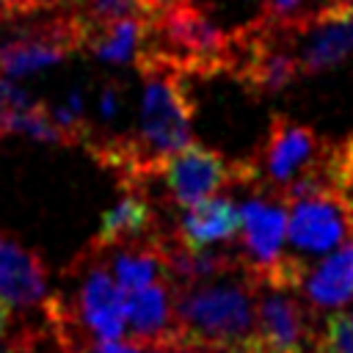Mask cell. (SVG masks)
Returning a JSON list of instances; mask_svg holds the SVG:
<instances>
[{
  "label": "cell",
  "instance_id": "6da1fadb",
  "mask_svg": "<svg viewBox=\"0 0 353 353\" xmlns=\"http://www.w3.org/2000/svg\"><path fill=\"white\" fill-rule=\"evenodd\" d=\"M243 25L223 28L199 0H165L149 17L146 50L165 58L188 77L232 74Z\"/></svg>",
  "mask_w": 353,
  "mask_h": 353
},
{
  "label": "cell",
  "instance_id": "7a4b0ae2",
  "mask_svg": "<svg viewBox=\"0 0 353 353\" xmlns=\"http://www.w3.org/2000/svg\"><path fill=\"white\" fill-rule=\"evenodd\" d=\"M171 290L176 342L226 353L254 336L256 287L245 273L243 279L221 276Z\"/></svg>",
  "mask_w": 353,
  "mask_h": 353
},
{
  "label": "cell",
  "instance_id": "3957f363",
  "mask_svg": "<svg viewBox=\"0 0 353 353\" xmlns=\"http://www.w3.org/2000/svg\"><path fill=\"white\" fill-rule=\"evenodd\" d=\"M328 146L331 141L317 135L309 124H301L284 113H273L268 121V132L254 154L243 157L240 188H262L284 199V193L301 179L323 176Z\"/></svg>",
  "mask_w": 353,
  "mask_h": 353
},
{
  "label": "cell",
  "instance_id": "277c9868",
  "mask_svg": "<svg viewBox=\"0 0 353 353\" xmlns=\"http://www.w3.org/2000/svg\"><path fill=\"white\" fill-rule=\"evenodd\" d=\"M88 28L72 11H50V17L33 19L0 39V74L22 77L44 66L61 63L66 55L85 50Z\"/></svg>",
  "mask_w": 353,
  "mask_h": 353
},
{
  "label": "cell",
  "instance_id": "5b68a950",
  "mask_svg": "<svg viewBox=\"0 0 353 353\" xmlns=\"http://www.w3.org/2000/svg\"><path fill=\"white\" fill-rule=\"evenodd\" d=\"M270 28L290 44L303 74H317L353 58V3L323 0L317 8Z\"/></svg>",
  "mask_w": 353,
  "mask_h": 353
},
{
  "label": "cell",
  "instance_id": "8992f818",
  "mask_svg": "<svg viewBox=\"0 0 353 353\" xmlns=\"http://www.w3.org/2000/svg\"><path fill=\"white\" fill-rule=\"evenodd\" d=\"M69 273L77 276V290L72 303L63 298V312L72 325H80L94 339H119L124 331V292L110 276L108 259L85 248L69 265Z\"/></svg>",
  "mask_w": 353,
  "mask_h": 353
},
{
  "label": "cell",
  "instance_id": "52a82bcc",
  "mask_svg": "<svg viewBox=\"0 0 353 353\" xmlns=\"http://www.w3.org/2000/svg\"><path fill=\"white\" fill-rule=\"evenodd\" d=\"M353 237V207L328 185L287 201V240L292 254L309 265V256L325 254Z\"/></svg>",
  "mask_w": 353,
  "mask_h": 353
},
{
  "label": "cell",
  "instance_id": "ba28073f",
  "mask_svg": "<svg viewBox=\"0 0 353 353\" xmlns=\"http://www.w3.org/2000/svg\"><path fill=\"white\" fill-rule=\"evenodd\" d=\"M248 196L240 201L243 237H240V268L254 281L262 284L284 254L287 234V201L262 188H245Z\"/></svg>",
  "mask_w": 353,
  "mask_h": 353
},
{
  "label": "cell",
  "instance_id": "9c48e42d",
  "mask_svg": "<svg viewBox=\"0 0 353 353\" xmlns=\"http://www.w3.org/2000/svg\"><path fill=\"white\" fill-rule=\"evenodd\" d=\"M157 179H163L165 201L185 210L190 204H199L215 196L223 188H232L234 160H226L212 146L190 141L188 146H182L163 163Z\"/></svg>",
  "mask_w": 353,
  "mask_h": 353
},
{
  "label": "cell",
  "instance_id": "30bf717a",
  "mask_svg": "<svg viewBox=\"0 0 353 353\" xmlns=\"http://www.w3.org/2000/svg\"><path fill=\"white\" fill-rule=\"evenodd\" d=\"M256 287V328L254 342L262 353H306L314 342L309 306L287 287Z\"/></svg>",
  "mask_w": 353,
  "mask_h": 353
},
{
  "label": "cell",
  "instance_id": "8fae6325",
  "mask_svg": "<svg viewBox=\"0 0 353 353\" xmlns=\"http://www.w3.org/2000/svg\"><path fill=\"white\" fill-rule=\"evenodd\" d=\"M124 196L105 210L97 234L91 237L88 248L94 251H110L119 245L146 243L163 232L160 215L143 188H121Z\"/></svg>",
  "mask_w": 353,
  "mask_h": 353
},
{
  "label": "cell",
  "instance_id": "7c38bea8",
  "mask_svg": "<svg viewBox=\"0 0 353 353\" xmlns=\"http://www.w3.org/2000/svg\"><path fill=\"white\" fill-rule=\"evenodd\" d=\"M124 292V323L130 325L132 339L149 345L176 342L174 331V290L168 279H157L138 290Z\"/></svg>",
  "mask_w": 353,
  "mask_h": 353
},
{
  "label": "cell",
  "instance_id": "4fadbf2b",
  "mask_svg": "<svg viewBox=\"0 0 353 353\" xmlns=\"http://www.w3.org/2000/svg\"><path fill=\"white\" fill-rule=\"evenodd\" d=\"M0 298L11 309H36L47 303V265L17 240L0 245Z\"/></svg>",
  "mask_w": 353,
  "mask_h": 353
},
{
  "label": "cell",
  "instance_id": "5bb4252c",
  "mask_svg": "<svg viewBox=\"0 0 353 353\" xmlns=\"http://www.w3.org/2000/svg\"><path fill=\"white\" fill-rule=\"evenodd\" d=\"M240 226V204L232 196H210L179 212L174 234L190 248H207L212 243L232 240Z\"/></svg>",
  "mask_w": 353,
  "mask_h": 353
},
{
  "label": "cell",
  "instance_id": "9a60e30c",
  "mask_svg": "<svg viewBox=\"0 0 353 353\" xmlns=\"http://www.w3.org/2000/svg\"><path fill=\"white\" fill-rule=\"evenodd\" d=\"M301 292L309 309H334L353 301V237L336 245L320 265L309 268Z\"/></svg>",
  "mask_w": 353,
  "mask_h": 353
},
{
  "label": "cell",
  "instance_id": "2e32d148",
  "mask_svg": "<svg viewBox=\"0 0 353 353\" xmlns=\"http://www.w3.org/2000/svg\"><path fill=\"white\" fill-rule=\"evenodd\" d=\"M146 41H149V17L135 14L91 28L85 36V50L105 63H135Z\"/></svg>",
  "mask_w": 353,
  "mask_h": 353
},
{
  "label": "cell",
  "instance_id": "e0dca14e",
  "mask_svg": "<svg viewBox=\"0 0 353 353\" xmlns=\"http://www.w3.org/2000/svg\"><path fill=\"white\" fill-rule=\"evenodd\" d=\"M312 347L314 353H353V309L328 314Z\"/></svg>",
  "mask_w": 353,
  "mask_h": 353
},
{
  "label": "cell",
  "instance_id": "ac0fdd59",
  "mask_svg": "<svg viewBox=\"0 0 353 353\" xmlns=\"http://www.w3.org/2000/svg\"><path fill=\"white\" fill-rule=\"evenodd\" d=\"M63 6H72V0H0V25L61 11Z\"/></svg>",
  "mask_w": 353,
  "mask_h": 353
},
{
  "label": "cell",
  "instance_id": "d6986e66",
  "mask_svg": "<svg viewBox=\"0 0 353 353\" xmlns=\"http://www.w3.org/2000/svg\"><path fill=\"white\" fill-rule=\"evenodd\" d=\"M303 3L306 0H262V8L256 14V19L262 25H281V22L298 17Z\"/></svg>",
  "mask_w": 353,
  "mask_h": 353
},
{
  "label": "cell",
  "instance_id": "ffe728a7",
  "mask_svg": "<svg viewBox=\"0 0 353 353\" xmlns=\"http://www.w3.org/2000/svg\"><path fill=\"white\" fill-rule=\"evenodd\" d=\"M119 97H121V88H119V83H105L102 85V91H99V113H102V119H113L116 116V110H119Z\"/></svg>",
  "mask_w": 353,
  "mask_h": 353
},
{
  "label": "cell",
  "instance_id": "44dd1931",
  "mask_svg": "<svg viewBox=\"0 0 353 353\" xmlns=\"http://www.w3.org/2000/svg\"><path fill=\"white\" fill-rule=\"evenodd\" d=\"M163 353H221V350H207V347L188 345V342H171V345H165Z\"/></svg>",
  "mask_w": 353,
  "mask_h": 353
},
{
  "label": "cell",
  "instance_id": "7402d4cb",
  "mask_svg": "<svg viewBox=\"0 0 353 353\" xmlns=\"http://www.w3.org/2000/svg\"><path fill=\"white\" fill-rule=\"evenodd\" d=\"M226 353H262V350L256 347V342H254V336H251L248 342H243V345H237V347H232V350H226Z\"/></svg>",
  "mask_w": 353,
  "mask_h": 353
},
{
  "label": "cell",
  "instance_id": "603a6c76",
  "mask_svg": "<svg viewBox=\"0 0 353 353\" xmlns=\"http://www.w3.org/2000/svg\"><path fill=\"white\" fill-rule=\"evenodd\" d=\"M0 353H11V339H0Z\"/></svg>",
  "mask_w": 353,
  "mask_h": 353
},
{
  "label": "cell",
  "instance_id": "cb8c5ba5",
  "mask_svg": "<svg viewBox=\"0 0 353 353\" xmlns=\"http://www.w3.org/2000/svg\"><path fill=\"white\" fill-rule=\"evenodd\" d=\"M0 245H3V234H0Z\"/></svg>",
  "mask_w": 353,
  "mask_h": 353
}]
</instances>
